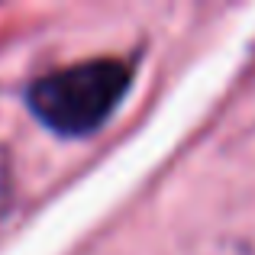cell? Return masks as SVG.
Listing matches in <instances>:
<instances>
[{
	"label": "cell",
	"mask_w": 255,
	"mask_h": 255,
	"mask_svg": "<svg viewBox=\"0 0 255 255\" xmlns=\"http://www.w3.org/2000/svg\"><path fill=\"white\" fill-rule=\"evenodd\" d=\"M129 87V68L117 58H91L42 75L29 84L26 104L49 129L62 136L94 132Z\"/></svg>",
	"instance_id": "cell-1"
}]
</instances>
